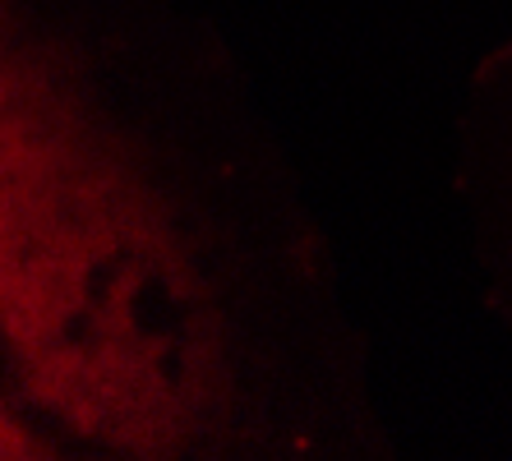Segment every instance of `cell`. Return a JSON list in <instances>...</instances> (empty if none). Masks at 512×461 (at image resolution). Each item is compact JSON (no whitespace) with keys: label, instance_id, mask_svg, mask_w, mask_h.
<instances>
[{"label":"cell","instance_id":"6da1fadb","mask_svg":"<svg viewBox=\"0 0 512 461\" xmlns=\"http://www.w3.org/2000/svg\"><path fill=\"white\" fill-rule=\"evenodd\" d=\"M0 337L14 397L116 457H185L231 411L176 208L42 42L0 60Z\"/></svg>","mask_w":512,"mask_h":461}]
</instances>
